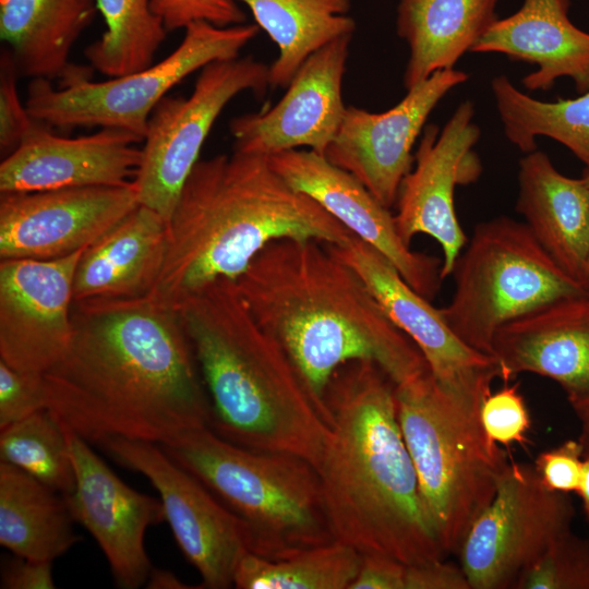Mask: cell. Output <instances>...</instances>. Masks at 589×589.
<instances>
[{
  "mask_svg": "<svg viewBox=\"0 0 589 589\" xmlns=\"http://www.w3.org/2000/svg\"><path fill=\"white\" fill-rule=\"evenodd\" d=\"M73 334L44 374L47 408L87 442L165 444L208 426L211 408L178 310L151 293L73 303Z\"/></svg>",
  "mask_w": 589,
  "mask_h": 589,
  "instance_id": "6da1fadb",
  "label": "cell"
},
{
  "mask_svg": "<svg viewBox=\"0 0 589 589\" xmlns=\"http://www.w3.org/2000/svg\"><path fill=\"white\" fill-rule=\"evenodd\" d=\"M396 384L373 361L341 365L326 392L314 466L334 539L407 565L446 557L397 417Z\"/></svg>",
  "mask_w": 589,
  "mask_h": 589,
  "instance_id": "7a4b0ae2",
  "label": "cell"
},
{
  "mask_svg": "<svg viewBox=\"0 0 589 589\" xmlns=\"http://www.w3.org/2000/svg\"><path fill=\"white\" fill-rule=\"evenodd\" d=\"M236 281L255 320L288 353L326 423L325 392L341 365L373 361L396 385L429 370L361 276L327 243L273 241Z\"/></svg>",
  "mask_w": 589,
  "mask_h": 589,
  "instance_id": "3957f363",
  "label": "cell"
},
{
  "mask_svg": "<svg viewBox=\"0 0 589 589\" xmlns=\"http://www.w3.org/2000/svg\"><path fill=\"white\" fill-rule=\"evenodd\" d=\"M353 236L292 188L267 156L233 151L199 159L168 221L165 262L151 294L176 309L217 279L237 280L273 241L340 245Z\"/></svg>",
  "mask_w": 589,
  "mask_h": 589,
  "instance_id": "277c9868",
  "label": "cell"
},
{
  "mask_svg": "<svg viewBox=\"0 0 589 589\" xmlns=\"http://www.w3.org/2000/svg\"><path fill=\"white\" fill-rule=\"evenodd\" d=\"M209 401L208 426L254 450L315 466L328 433L306 383L253 316L236 280L217 279L177 308Z\"/></svg>",
  "mask_w": 589,
  "mask_h": 589,
  "instance_id": "5b68a950",
  "label": "cell"
},
{
  "mask_svg": "<svg viewBox=\"0 0 589 589\" xmlns=\"http://www.w3.org/2000/svg\"><path fill=\"white\" fill-rule=\"evenodd\" d=\"M160 446L243 522L252 553L278 560L335 540L306 459L239 446L209 426Z\"/></svg>",
  "mask_w": 589,
  "mask_h": 589,
  "instance_id": "8992f818",
  "label": "cell"
},
{
  "mask_svg": "<svg viewBox=\"0 0 589 589\" xmlns=\"http://www.w3.org/2000/svg\"><path fill=\"white\" fill-rule=\"evenodd\" d=\"M397 417L422 498L446 555L457 554L492 501L508 460L478 412L448 394L430 371L395 387Z\"/></svg>",
  "mask_w": 589,
  "mask_h": 589,
  "instance_id": "52a82bcc",
  "label": "cell"
},
{
  "mask_svg": "<svg viewBox=\"0 0 589 589\" xmlns=\"http://www.w3.org/2000/svg\"><path fill=\"white\" fill-rule=\"evenodd\" d=\"M452 274L455 290L443 316L465 344L491 357L504 325L551 302L588 294L525 223L506 216L476 226Z\"/></svg>",
  "mask_w": 589,
  "mask_h": 589,
  "instance_id": "ba28073f",
  "label": "cell"
},
{
  "mask_svg": "<svg viewBox=\"0 0 589 589\" xmlns=\"http://www.w3.org/2000/svg\"><path fill=\"white\" fill-rule=\"evenodd\" d=\"M260 29L255 23L220 27L196 21L184 28L170 55L141 71L103 82L81 79L57 88L49 80H31L25 106L32 118L50 128H115L143 140L154 108L171 88L213 61L239 57Z\"/></svg>",
  "mask_w": 589,
  "mask_h": 589,
  "instance_id": "9c48e42d",
  "label": "cell"
},
{
  "mask_svg": "<svg viewBox=\"0 0 589 589\" xmlns=\"http://www.w3.org/2000/svg\"><path fill=\"white\" fill-rule=\"evenodd\" d=\"M269 65L253 57L217 60L200 70L190 96H165L154 108L133 184L140 205L169 221L214 123L239 94L263 96Z\"/></svg>",
  "mask_w": 589,
  "mask_h": 589,
  "instance_id": "30bf717a",
  "label": "cell"
},
{
  "mask_svg": "<svg viewBox=\"0 0 589 589\" xmlns=\"http://www.w3.org/2000/svg\"><path fill=\"white\" fill-rule=\"evenodd\" d=\"M573 517L567 494L545 489L533 466L508 461L457 552L470 589L514 588L520 573L570 530Z\"/></svg>",
  "mask_w": 589,
  "mask_h": 589,
  "instance_id": "8fae6325",
  "label": "cell"
},
{
  "mask_svg": "<svg viewBox=\"0 0 589 589\" xmlns=\"http://www.w3.org/2000/svg\"><path fill=\"white\" fill-rule=\"evenodd\" d=\"M98 444L157 490L179 548L201 575V587L233 586L240 558L251 552L243 522L159 444L123 437Z\"/></svg>",
  "mask_w": 589,
  "mask_h": 589,
  "instance_id": "7c38bea8",
  "label": "cell"
},
{
  "mask_svg": "<svg viewBox=\"0 0 589 589\" xmlns=\"http://www.w3.org/2000/svg\"><path fill=\"white\" fill-rule=\"evenodd\" d=\"M328 248L365 281L394 324L417 346L434 380L459 402L480 413L491 384L500 377L495 359L465 344L441 309L418 293L394 265L353 236Z\"/></svg>",
  "mask_w": 589,
  "mask_h": 589,
  "instance_id": "4fadbf2b",
  "label": "cell"
},
{
  "mask_svg": "<svg viewBox=\"0 0 589 589\" xmlns=\"http://www.w3.org/2000/svg\"><path fill=\"white\" fill-rule=\"evenodd\" d=\"M474 107L461 103L442 130L424 128L397 197L394 215L402 240L410 244L418 235H428L443 252L442 277L449 276L467 244L455 211V189L478 179L481 164L473 151L480 129L473 121Z\"/></svg>",
  "mask_w": 589,
  "mask_h": 589,
  "instance_id": "5bb4252c",
  "label": "cell"
},
{
  "mask_svg": "<svg viewBox=\"0 0 589 589\" xmlns=\"http://www.w3.org/2000/svg\"><path fill=\"white\" fill-rule=\"evenodd\" d=\"M139 205L133 182L1 193L0 259L71 255L92 245Z\"/></svg>",
  "mask_w": 589,
  "mask_h": 589,
  "instance_id": "9a60e30c",
  "label": "cell"
},
{
  "mask_svg": "<svg viewBox=\"0 0 589 589\" xmlns=\"http://www.w3.org/2000/svg\"><path fill=\"white\" fill-rule=\"evenodd\" d=\"M467 79L466 72L454 68L440 70L408 88L398 104L383 112L347 106L340 129L324 156L353 175L390 209L413 166L412 148L430 113Z\"/></svg>",
  "mask_w": 589,
  "mask_h": 589,
  "instance_id": "2e32d148",
  "label": "cell"
},
{
  "mask_svg": "<svg viewBox=\"0 0 589 589\" xmlns=\"http://www.w3.org/2000/svg\"><path fill=\"white\" fill-rule=\"evenodd\" d=\"M83 250L52 260L0 261V360L45 374L73 334V281Z\"/></svg>",
  "mask_w": 589,
  "mask_h": 589,
  "instance_id": "e0dca14e",
  "label": "cell"
},
{
  "mask_svg": "<svg viewBox=\"0 0 589 589\" xmlns=\"http://www.w3.org/2000/svg\"><path fill=\"white\" fill-rule=\"evenodd\" d=\"M351 39L340 37L311 55L274 107L232 118L233 151L271 156L306 147L324 156L347 109L341 91Z\"/></svg>",
  "mask_w": 589,
  "mask_h": 589,
  "instance_id": "ac0fdd59",
  "label": "cell"
},
{
  "mask_svg": "<svg viewBox=\"0 0 589 589\" xmlns=\"http://www.w3.org/2000/svg\"><path fill=\"white\" fill-rule=\"evenodd\" d=\"M63 428L75 474L74 490L65 496L72 516L98 543L116 585L136 589L152 569L144 539L148 527L166 521L163 503L127 485L86 440Z\"/></svg>",
  "mask_w": 589,
  "mask_h": 589,
  "instance_id": "d6986e66",
  "label": "cell"
},
{
  "mask_svg": "<svg viewBox=\"0 0 589 589\" xmlns=\"http://www.w3.org/2000/svg\"><path fill=\"white\" fill-rule=\"evenodd\" d=\"M267 158L292 188L386 257L418 293L429 300L437 294L442 261L413 251L400 237L394 215L353 175L310 149L285 151Z\"/></svg>",
  "mask_w": 589,
  "mask_h": 589,
  "instance_id": "ffe728a7",
  "label": "cell"
},
{
  "mask_svg": "<svg viewBox=\"0 0 589 589\" xmlns=\"http://www.w3.org/2000/svg\"><path fill=\"white\" fill-rule=\"evenodd\" d=\"M142 142L137 135L115 128L60 136L37 121L1 161L0 193L129 184L141 164L142 147L137 144Z\"/></svg>",
  "mask_w": 589,
  "mask_h": 589,
  "instance_id": "44dd1931",
  "label": "cell"
},
{
  "mask_svg": "<svg viewBox=\"0 0 589 589\" xmlns=\"http://www.w3.org/2000/svg\"><path fill=\"white\" fill-rule=\"evenodd\" d=\"M492 357L505 382L533 373L556 382L574 411L589 407V294L541 306L501 327Z\"/></svg>",
  "mask_w": 589,
  "mask_h": 589,
  "instance_id": "7402d4cb",
  "label": "cell"
},
{
  "mask_svg": "<svg viewBox=\"0 0 589 589\" xmlns=\"http://www.w3.org/2000/svg\"><path fill=\"white\" fill-rule=\"evenodd\" d=\"M569 0H524L520 9L496 20L471 52H497L530 62L537 70L522 80L528 91H548L570 77L578 92L589 91V33L568 17Z\"/></svg>",
  "mask_w": 589,
  "mask_h": 589,
  "instance_id": "603a6c76",
  "label": "cell"
},
{
  "mask_svg": "<svg viewBox=\"0 0 589 589\" xmlns=\"http://www.w3.org/2000/svg\"><path fill=\"white\" fill-rule=\"evenodd\" d=\"M516 209L552 260L581 285L589 254V176L561 173L540 151L519 161ZM582 287V286H581Z\"/></svg>",
  "mask_w": 589,
  "mask_h": 589,
  "instance_id": "cb8c5ba5",
  "label": "cell"
},
{
  "mask_svg": "<svg viewBox=\"0 0 589 589\" xmlns=\"http://www.w3.org/2000/svg\"><path fill=\"white\" fill-rule=\"evenodd\" d=\"M167 242L168 221L139 205L83 250L74 274V302L151 293L164 266Z\"/></svg>",
  "mask_w": 589,
  "mask_h": 589,
  "instance_id": "d4e9b609",
  "label": "cell"
},
{
  "mask_svg": "<svg viewBox=\"0 0 589 589\" xmlns=\"http://www.w3.org/2000/svg\"><path fill=\"white\" fill-rule=\"evenodd\" d=\"M97 10L96 0H0V37L19 75L62 82L76 73L70 52Z\"/></svg>",
  "mask_w": 589,
  "mask_h": 589,
  "instance_id": "484cf974",
  "label": "cell"
},
{
  "mask_svg": "<svg viewBox=\"0 0 589 589\" xmlns=\"http://www.w3.org/2000/svg\"><path fill=\"white\" fill-rule=\"evenodd\" d=\"M497 0H398L396 31L409 48L406 89L453 69L497 20Z\"/></svg>",
  "mask_w": 589,
  "mask_h": 589,
  "instance_id": "4316f807",
  "label": "cell"
},
{
  "mask_svg": "<svg viewBox=\"0 0 589 589\" xmlns=\"http://www.w3.org/2000/svg\"><path fill=\"white\" fill-rule=\"evenodd\" d=\"M64 495L0 461V544L14 555L49 561L81 539Z\"/></svg>",
  "mask_w": 589,
  "mask_h": 589,
  "instance_id": "83f0119b",
  "label": "cell"
},
{
  "mask_svg": "<svg viewBox=\"0 0 589 589\" xmlns=\"http://www.w3.org/2000/svg\"><path fill=\"white\" fill-rule=\"evenodd\" d=\"M274 41L278 57L269 65V86L287 87L299 68L329 43L356 32L347 13L351 0H237Z\"/></svg>",
  "mask_w": 589,
  "mask_h": 589,
  "instance_id": "f1b7e54d",
  "label": "cell"
},
{
  "mask_svg": "<svg viewBox=\"0 0 589 589\" xmlns=\"http://www.w3.org/2000/svg\"><path fill=\"white\" fill-rule=\"evenodd\" d=\"M504 133L525 154L546 136L566 146L589 167V91L573 99L543 101L519 91L502 74L491 82Z\"/></svg>",
  "mask_w": 589,
  "mask_h": 589,
  "instance_id": "f546056e",
  "label": "cell"
},
{
  "mask_svg": "<svg viewBox=\"0 0 589 589\" xmlns=\"http://www.w3.org/2000/svg\"><path fill=\"white\" fill-rule=\"evenodd\" d=\"M362 554L334 540L271 560L252 552L239 561L233 586L238 589H349Z\"/></svg>",
  "mask_w": 589,
  "mask_h": 589,
  "instance_id": "4dcf8cb0",
  "label": "cell"
},
{
  "mask_svg": "<svg viewBox=\"0 0 589 589\" xmlns=\"http://www.w3.org/2000/svg\"><path fill=\"white\" fill-rule=\"evenodd\" d=\"M106 31L88 45L89 65L109 77L141 71L154 63L167 29L151 0H96Z\"/></svg>",
  "mask_w": 589,
  "mask_h": 589,
  "instance_id": "1f68e13d",
  "label": "cell"
},
{
  "mask_svg": "<svg viewBox=\"0 0 589 589\" xmlns=\"http://www.w3.org/2000/svg\"><path fill=\"white\" fill-rule=\"evenodd\" d=\"M0 461L24 470L64 496L74 490L67 434L48 408L1 429Z\"/></svg>",
  "mask_w": 589,
  "mask_h": 589,
  "instance_id": "d6a6232c",
  "label": "cell"
},
{
  "mask_svg": "<svg viewBox=\"0 0 589 589\" xmlns=\"http://www.w3.org/2000/svg\"><path fill=\"white\" fill-rule=\"evenodd\" d=\"M515 589H589V539L570 530L518 576Z\"/></svg>",
  "mask_w": 589,
  "mask_h": 589,
  "instance_id": "836d02e7",
  "label": "cell"
},
{
  "mask_svg": "<svg viewBox=\"0 0 589 589\" xmlns=\"http://www.w3.org/2000/svg\"><path fill=\"white\" fill-rule=\"evenodd\" d=\"M479 417L491 442L505 446H522L527 443L531 421L517 385H504L497 392L490 393L482 401Z\"/></svg>",
  "mask_w": 589,
  "mask_h": 589,
  "instance_id": "e575fe53",
  "label": "cell"
},
{
  "mask_svg": "<svg viewBox=\"0 0 589 589\" xmlns=\"http://www.w3.org/2000/svg\"><path fill=\"white\" fill-rule=\"evenodd\" d=\"M46 408L44 374L20 371L0 360V430Z\"/></svg>",
  "mask_w": 589,
  "mask_h": 589,
  "instance_id": "d590c367",
  "label": "cell"
},
{
  "mask_svg": "<svg viewBox=\"0 0 589 589\" xmlns=\"http://www.w3.org/2000/svg\"><path fill=\"white\" fill-rule=\"evenodd\" d=\"M20 77L11 52L2 48L0 56V149L4 157L16 149L36 124L20 99Z\"/></svg>",
  "mask_w": 589,
  "mask_h": 589,
  "instance_id": "8d00e7d4",
  "label": "cell"
},
{
  "mask_svg": "<svg viewBox=\"0 0 589 589\" xmlns=\"http://www.w3.org/2000/svg\"><path fill=\"white\" fill-rule=\"evenodd\" d=\"M151 5L167 32L184 29L196 21L220 27L247 22V15L237 0H151Z\"/></svg>",
  "mask_w": 589,
  "mask_h": 589,
  "instance_id": "74e56055",
  "label": "cell"
},
{
  "mask_svg": "<svg viewBox=\"0 0 589 589\" xmlns=\"http://www.w3.org/2000/svg\"><path fill=\"white\" fill-rule=\"evenodd\" d=\"M585 450L579 440H567L554 448L541 452L533 464L542 485L552 492H577Z\"/></svg>",
  "mask_w": 589,
  "mask_h": 589,
  "instance_id": "f35d334b",
  "label": "cell"
},
{
  "mask_svg": "<svg viewBox=\"0 0 589 589\" xmlns=\"http://www.w3.org/2000/svg\"><path fill=\"white\" fill-rule=\"evenodd\" d=\"M407 564L395 558L362 554L357 576L349 589H405Z\"/></svg>",
  "mask_w": 589,
  "mask_h": 589,
  "instance_id": "ab89813d",
  "label": "cell"
},
{
  "mask_svg": "<svg viewBox=\"0 0 589 589\" xmlns=\"http://www.w3.org/2000/svg\"><path fill=\"white\" fill-rule=\"evenodd\" d=\"M405 589H470V586L460 565L440 560L407 565Z\"/></svg>",
  "mask_w": 589,
  "mask_h": 589,
  "instance_id": "60d3db41",
  "label": "cell"
},
{
  "mask_svg": "<svg viewBox=\"0 0 589 589\" xmlns=\"http://www.w3.org/2000/svg\"><path fill=\"white\" fill-rule=\"evenodd\" d=\"M0 587L2 589H53L56 585L51 562L15 555L2 567Z\"/></svg>",
  "mask_w": 589,
  "mask_h": 589,
  "instance_id": "b9f144b4",
  "label": "cell"
},
{
  "mask_svg": "<svg viewBox=\"0 0 589 589\" xmlns=\"http://www.w3.org/2000/svg\"><path fill=\"white\" fill-rule=\"evenodd\" d=\"M146 588L149 589H190L195 588L184 584L173 573L166 569L153 568L146 580Z\"/></svg>",
  "mask_w": 589,
  "mask_h": 589,
  "instance_id": "7bdbcfd3",
  "label": "cell"
},
{
  "mask_svg": "<svg viewBox=\"0 0 589 589\" xmlns=\"http://www.w3.org/2000/svg\"><path fill=\"white\" fill-rule=\"evenodd\" d=\"M576 493L580 496L589 522V454L584 456L581 480Z\"/></svg>",
  "mask_w": 589,
  "mask_h": 589,
  "instance_id": "ee69618b",
  "label": "cell"
},
{
  "mask_svg": "<svg viewBox=\"0 0 589 589\" xmlns=\"http://www.w3.org/2000/svg\"><path fill=\"white\" fill-rule=\"evenodd\" d=\"M576 414L580 422L579 442L581 443L585 455L589 454V407L576 411Z\"/></svg>",
  "mask_w": 589,
  "mask_h": 589,
  "instance_id": "f6af8a7d",
  "label": "cell"
},
{
  "mask_svg": "<svg viewBox=\"0 0 589 589\" xmlns=\"http://www.w3.org/2000/svg\"><path fill=\"white\" fill-rule=\"evenodd\" d=\"M585 172L589 176V170L586 168ZM581 286L585 289V291L589 294V254L587 257V262L585 265L582 278H581Z\"/></svg>",
  "mask_w": 589,
  "mask_h": 589,
  "instance_id": "bcb514c9",
  "label": "cell"
},
{
  "mask_svg": "<svg viewBox=\"0 0 589 589\" xmlns=\"http://www.w3.org/2000/svg\"><path fill=\"white\" fill-rule=\"evenodd\" d=\"M589 170V167H586Z\"/></svg>",
  "mask_w": 589,
  "mask_h": 589,
  "instance_id": "7dc6e473",
  "label": "cell"
}]
</instances>
